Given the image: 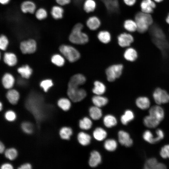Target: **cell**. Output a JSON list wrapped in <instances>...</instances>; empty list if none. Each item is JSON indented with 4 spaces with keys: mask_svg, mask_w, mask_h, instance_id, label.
<instances>
[{
    "mask_svg": "<svg viewBox=\"0 0 169 169\" xmlns=\"http://www.w3.org/2000/svg\"><path fill=\"white\" fill-rule=\"evenodd\" d=\"M47 12L44 8H40L36 12L35 15L36 18L39 20H43L47 17Z\"/></svg>",
    "mask_w": 169,
    "mask_h": 169,
    "instance_id": "obj_43",
    "label": "cell"
},
{
    "mask_svg": "<svg viewBox=\"0 0 169 169\" xmlns=\"http://www.w3.org/2000/svg\"><path fill=\"white\" fill-rule=\"evenodd\" d=\"M77 137L79 143L84 146L89 145L91 139V137L89 135L84 132L79 133Z\"/></svg>",
    "mask_w": 169,
    "mask_h": 169,
    "instance_id": "obj_32",
    "label": "cell"
},
{
    "mask_svg": "<svg viewBox=\"0 0 169 169\" xmlns=\"http://www.w3.org/2000/svg\"><path fill=\"white\" fill-rule=\"evenodd\" d=\"M23 131L27 134H31L33 131V126L32 124L28 122H23L21 125Z\"/></svg>",
    "mask_w": 169,
    "mask_h": 169,
    "instance_id": "obj_45",
    "label": "cell"
},
{
    "mask_svg": "<svg viewBox=\"0 0 169 169\" xmlns=\"http://www.w3.org/2000/svg\"><path fill=\"white\" fill-rule=\"evenodd\" d=\"M149 115L155 118L160 122L162 121L165 116L163 109L160 105H157L151 107L149 110Z\"/></svg>",
    "mask_w": 169,
    "mask_h": 169,
    "instance_id": "obj_11",
    "label": "cell"
},
{
    "mask_svg": "<svg viewBox=\"0 0 169 169\" xmlns=\"http://www.w3.org/2000/svg\"><path fill=\"white\" fill-rule=\"evenodd\" d=\"M123 26L126 32L132 33L137 31V25L134 19L128 18L125 20Z\"/></svg>",
    "mask_w": 169,
    "mask_h": 169,
    "instance_id": "obj_18",
    "label": "cell"
},
{
    "mask_svg": "<svg viewBox=\"0 0 169 169\" xmlns=\"http://www.w3.org/2000/svg\"><path fill=\"white\" fill-rule=\"evenodd\" d=\"M5 148L4 145L1 141L0 143V152L1 153H2L4 152Z\"/></svg>",
    "mask_w": 169,
    "mask_h": 169,
    "instance_id": "obj_54",
    "label": "cell"
},
{
    "mask_svg": "<svg viewBox=\"0 0 169 169\" xmlns=\"http://www.w3.org/2000/svg\"><path fill=\"white\" fill-rule=\"evenodd\" d=\"M118 139L120 143L126 147H130L133 144V141L130 135L126 132L120 131L118 133Z\"/></svg>",
    "mask_w": 169,
    "mask_h": 169,
    "instance_id": "obj_15",
    "label": "cell"
},
{
    "mask_svg": "<svg viewBox=\"0 0 169 169\" xmlns=\"http://www.w3.org/2000/svg\"><path fill=\"white\" fill-rule=\"evenodd\" d=\"M97 7V3L95 0H85L83 3L84 11L89 13L94 12Z\"/></svg>",
    "mask_w": 169,
    "mask_h": 169,
    "instance_id": "obj_24",
    "label": "cell"
},
{
    "mask_svg": "<svg viewBox=\"0 0 169 169\" xmlns=\"http://www.w3.org/2000/svg\"><path fill=\"white\" fill-rule=\"evenodd\" d=\"M101 24L100 18L95 15L91 16L86 21V25L90 30L95 31L100 28Z\"/></svg>",
    "mask_w": 169,
    "mask_h": 169,
    "instance_id": "obj_12",
    "label": "cell"
},
{
    "mask_svg": "<svg viewBox=\"0 0 169 169\" xmlns=\"http://www.w3.org/2000/svg\"><path fill=\"white\" fill-rule=\"evenodd\" d=\"M5 119L9 121H13L15 120L16 118V113L13 111L9 110L6 111L4 114Z\"/></svg>",
    "mask_w": 169,
    "mask_h": 169,
    "instance_id": "obj_48",
    "label": "cell"
},
{
    "mask_svg": "<svg viewBox=\"0 0 169 169\" xmlns=\"http://www.w3.org/2000/svg\"><path fill=\"white\" fill-rule=\"evenodd\" d=\"M5 155L6 158L11 160L15 159L17 156L18 152L14 148H10L5 151Z\"/></svg>",
    "mask_w": 169,
    "mask_h": 169,
    "instance_id": "obj_42",
    "label": "cell"
},
{
    "mask_svg": "<svg viewBox=\"0 0 169 169\" xmlns=\"http://www.w3.org/2000/svg\"><path fill=\"white\" fill-rule=\"evenodd\" d=\"M103 122L104 125L108 128H111L115 126L117 123L115 118L110 115H107L104 117Z\"/></svg>",
    "mask_w": 169,
    "mask_h": 169,
    "instance_id": "obj_35",
    "label": "cell"
},
{
    "mask_svg": "<svg viewBox=\"0 0 169 169\" xmlns=\"http://www.w3.org/2000/svg\"><path fill=\"white\" fill-rule=\"evenodd\" d=\"M15 82L13 76L10 74H5L2 79V83L4 88L10 89L13 86Z\"/></svg>",
    "mask_w": 169,
    "mask_h": 169,
    "instance_id": "obj_19",
    "label": "cell"
},
{
    "mask_svg": "<svg viewBox=\"0 0 169 169\" xmlns=\"http://www.w3.org/2000/svg\"><path fill=\"white\" fill-rule=\"evenodd\" d=\"M135 118V115L133 112L131 110H126L120 118L122 124L125 125H127L128 123L132 120Z\"/></svg>",
    "mask_w": 169,
    "mask_h": 169,
    "instance_id": "obj_30",
    "label": "cell"
},
{
    "mask_svg": "<svg viewBox=\"0 0 169 169\" xmlns=\"http://www.w3.org/2000/svg\"><path fill=\"white\" fill-rule=\"evenodd\" d=\"M123 1L125 5L131 7L135 5L137 2V0H123Z\"/></svg>",
    "mask_w": 169,
    "mask_h": 169,
    "instance_id": "obj_50",
    "label": "cell"
},
{
    "mask_svg": "<svg viewBox=\"0 0 169 169\" xmlns=\"http://www.w3.org/2000/svg\"><path fill=\"white\" fill-rule=\"evenodd\" d=\"M93 135L95 139L98 141H102L106 137L107 134L106 131L103 129L98 127L94 131Z\"/></svg>",
    "mask_w": 169,
    "mask_h": 169,
    "instance_id": "obj_34",
    "label": "cell"
},
{
    "mask_svg": "<svg viewBox=\"0 0 169 169\" xmlns=\"http://www.w3.org/2000/svg\"><path fill=\"white\" fill-rule=\"evenodd\" d=\"M97 37L99 41L102 43L107 44L110 41L111 36L109 31L106 30H102L98 32Z\"/></svg>",
    "mask_w": 169,
    "mask_h": 169,
    "instance_id": "obj_22",
    "label": "cell"
},
{
    "mask_svg": "<svg viewBox=\"0 0 169 169\" xmlns=\"http://www.w3.org/2000/svg\"><path fill=\"white\" fill-rule=\"evenodd\" d=\"M43 104L42 98L36 95L29 96L26 103L27 109L32 114L37 121L39 122L46 117V111Z\"/></svg>",
    "mask_w": 169,
    "mask_h": 169,
    "instance_id": "obj_1",
    "label": "cell"
},
{
    "mask_svg": "<svg viewBox=\"0 0 169 169\" xmlns=\"http://www.w3.org/2000/svg\"><path fill=\"white\" fill-rule=\"evenodd\" d=\"M51 61L53 64L59 67L63 66L65 63L64 58L59 54L54 55L51 57Z\"/></svg>",
    "mask_w": 169,
    "mask_h": 169,
    "instance_id": "obj_38",
    "label": "cell"
},
{
    "mask_svg": "<svg viewBox=\"0 0 169 169\" xmlns=\"http://www.w3.org/2000/svg\"><path fill=\"white\" fill-rule=\"evenodd\" d=\"M142 137L145 141L150 144H154L159 142L157 138L154 137L153 134L149 130H146L143 132Z\"/></svg>",
    "mask_w": 169,
    "mask_h": 169,
    "instance_id": "obj_33",
    "label": "cell"
},
{
    "mask_svg": "<svg viewBox=\"0 0 169 169\" xmlns=\"http://www.w3.org/2000/svg\"><path fill=\"white\" fill-rule=\"evenodd\" d=\"M104 146L105 149L109 151H113L116 148L117 143L113 139H108L104 143Z\"/></svg>",
    "mask_w": 169,
    "mask_h": 169,
    "instance_id": "obj_41",
    "label": "cell"
},
{
    "mask_svg": "<svg viewBox=\"0 0 169 169\" xmlns=\"http://www.w3.org/2000/svg\"><path fill=\"white\" fill-rule=\"evenodd\" d=\"M123 66L122 64H114L108 67L105 70L107 80L114 81L120 77L122 74Z\"/></svg>",
    "mask_w": 169,
    "mask_h": 169,
    "instance_id": "obj_7",
    "label": "cell"
},
{
    "mask_svg": "<svg viewBox=\"0 0 169 169\" xmlns=\"http://www.w3.org/2000/svg\"><path fill=\"white\" fill-rule=\"evenodd\" d=\"M94 85L92 92L96 95H101L105 92V86L101 82L99 81H95L94 83Z\"/></svg>",
    "mask_w": 169,
    "mask_h": 169,
    "instance_id": "obj_29",
    "label": "cell"
},
{
    "mask_svg": "<svg viewBox=\"0 0 169 169\" xmlns=\"http://www.w3.org/2000/svg\"><path fill=\"white\" fill-rule=\"evenodd\" d=\"M92 123L91 120L89 118L85 117L79 121V126L83 130H87L90 129L92 126Z\"/></svg>",
    "mask_w": 169,
    "mask_h": 169,
    "instance_id": "obj_40",
    "label": "cell"
},
{
    "mask_svg": "<svg viewBox=\"0 0 169 169\" xmlns=\"http://www.w3.org/2000/svg\"><path fill=\"white\" fill-rule=\"evenodd\" d=\"M20 8L22 12L24 13H33L35 11L36 5L33 1L27 0L23 2L21 4Z\"/></svg>",
    "mask_w": 169,
    "mask_h": 169,
    "instance_id": "obj_17",
    "label": "cell"
},
{
    "mask_svg": "<svg viewBox=\"0 0 169 169\" xmlns=\"http://www.w3.org/2000/svg\"><path fill=\"white\" fill-rule=\"evenodd\" d=\"M53 85L52 81L50 79L44 80L42 81L40 84V86L45 92H47Z\"/></svg>",
    "mask_w": 169,
    "mask_h": 169,
    "instance_id": "obj_44",
    "label": "cell"
},
{
    "mask_svg": "<svg viewBox=\"0 0 169 169\" xmlns=\"http://www.w3.org/2000/svg\"><path fill=\"white\" fill-rule=\"evenodd\" d=\"M20 49L24 54H30L34 53L37 48V43L33 39H30L21 42Z\"/></svg>",
    "mask_w": 169,
    "mask_h": 169,
    "instance_id": "obj_9",
    "label": "cell"
},
{
    "mask_svg": "<svg viewBox=\"0 0 169 169\" xmlns=\"http://www.w3.org/2000/svg\"><path fill=\"white\" fill-rule=\"evenodd\" d=\"M59 134L62 139L68 140L72 134V130L69 127H64L60 129Z\"/></svg>",
    "mask_w": 169,
    "mask_h": 169,
    "instance_id": "obj_37",
    "label": "cell"
},
{
    "mask_svg": "<svg viewBox=\"0 0 169 169\" xmlns=\"http://www.w3.org/2000/svg\"><path fill=\"white\" fill-rule=\"evenodd\" d=\"M123 56L127 61L133 62L138 59L139 54L138 50L135 48L129 47L125 50Z\"/></svg>",
    "mask_w": 169,
    "mask_h": 169,
    "instance_id": "obj_13",
    "label": "cell"
},
{
    "mask_svg": "<svg viewBox=\"0 0 169 169\" xmlns=\"http://www.w3.org/2000/svg\"><path fill=\"white\" fill-rule=\"evenodd\" d=\"M8 44V40L7 37L3 34L0 37V48L2 50H5Z\"/></svg>",
    "mask_w": 169,
    "mask_h": 169,
    "instance_id": "obj_46",
    "label": "cell"
},
{
    "mask_svg": "<svg viewBox=\"0 0 169 169\" xmlns=\"http://www.w3.org/2000/svg\"><path fill=\"white\" fill-rule=\"evenodd\" d=\"M135 104L137 107L142 110L149 109L151 105V101L149 98L145 95L138 96L136 99Z\"/></svg>",
    "mask_w": 169,
    "mask_h": 169,
    "instance_id": "obj_14",
    "label": "cell"
},
{
    "mask_svg": "<svg viewBox=\"0 0 169 169\" xmlns=\"http://www.w3.org/2000/svg\"><path fill=\"white\" fill-rule=\"evenodd\" d=\"M84 26L80 23H76L73 27L69 35V39L71 43L76 44H84L89 41L88 34L83 32Z\"/></svg>",
    "mask_w": 169,
    "mask_h": 169,
    "instance_id": "obj_2",
    "label": "cell"
},
{
    "mask_svg": "<svg viewBox=\"0 0 169 169\" xmlns=\"http://www.w3.org/2000/svg\"><path fill=\"white\" fill-rule=\"evenodd\" d=\"M156 136L158 141L163 139L164 137V134L163 131L160 129H158L156 131Z\"/></svg>",
    "mask_w": 169,
    "mask_h": 169,
    "instance_id": "obj_49",
    "label": "cell"
},
{
    "mask_svg": "<svg viewBox=\"0 0 169 169\" xmlns=\"http://www.w3.org/2000/svg\"><path fill=\"white\" fill-rule=\"evenodd\" d=\"M140 6L141 12L151 14L156 9V4L153 0H142L140 3Z\"/></svg>",
    "mask_w": 169,
    "mask_h": 169,
    "instance_id": "obj_10",
    "label": "cell"
},
{
    "mask_svg": "<svg viewBox=\"0 0 169 169\" xmlns=\"http://www.w3.org/2000/svg\"><path fill=\"white\" fill-rule=\"evenodd\" d=\"M160 155L163 159L169 158V144H166L161 147Z\"/></svg>",
    "mask_w": 169,
    "mask_h": 169,
    "instance_id": "obj_47",
    "label": "cell"
},
{
    "mask_svg": "<svg viewBox=\"0 0 169 169\" xmlns=\"http://www.w3.org/2000/svg\"><path fill=\"white\" fill-rule=\"evenodd\" d=\"M157 159L155 158H151L148 159L144 166L145 169H156L158 164Z\"/></svg>",
    "mask_w": 169,
    "mask_h": 169,
    "instance_id": "obj_39",
    "label": "cell"
},
{
    "mask_svg": "<svg viewBox=\"0 0 169 169\" xmlns=\"http://www.w3.org/2000/svg\"><path fill=\"white\" fill-rule=\"evenodd\" d=\"M151 95L157 105H161L169 103V92L164 88L156 87L153 91Z\"/></svg>",
    "mask_w": 169,
    "mask_h": 169,
    "instance_id": "obj_5",
    "label": "cell"
},
{
    "mask_svg": "<svg viewBox=\"0 0 169 169\" xmlns=\"http://www.w3.org/2000/svg\"><path fill=\"white\" fill-rule=\"evenodd\" d=\"M160 122L149 115L145 116L143 119L144 125L148 128H155L158 125Z\"/></svg>",
    "mask_w": 169,
    "mask_h": 169,
    "instance_id": "obj_21",
    "label": "cell"
},
{
    "mask_svg": "<svg viewBox=\"0 0 169 169\" xmlns=\"http://www.w3.org/2000/svg\"><path fill=\"white\" fill-rule=\"evenodd\" d=\"M10 0H0L1 3L3 5H6L8 4Z\"/></svg>",
    "mask_w": 169,
    "mask_h": 169,
    "instance_id": "obj_55",
    "label": "cell"
},
{
    "mask_svg": "<svg viewBox=\"0 0 169 169\" xmlns=\"http://www.w3.org/2000/svg\"><path fill=\"white\" fill-rule=\"evenodd\" d=\"M101 161V156L98 151H93L91 152L89 162L90 166L92 167L97 166L100 163Z\"/></svg>",
    "mask_w": 169,
    "mask_h": 169,
    "instance_id": "obj_23",
    "label": "cell"
},
{
    "mask_svg": "<svg viewBox=\"0 0 169 169\" xmlns=\"http://www.w3.org/2000/svg\"><path fill=\"white\" fill-rule=\"evenodd\" d=\"M59 50L62 55L70 62H74L80 57L79 52L73 46L66 44L61 45Z\"/></svg>",
    "mask_w": 169,
    "mask_h": 169,
    "instance_id": "obj_4",
    "label": "cell"
},
{
    "mask_svg": "<svg viewBox=\"0 0 169 169\" xmlns=\"http://www.w3.org/2000/svg\"><path fill=\"white\" fill-rule=\"evenodd\" d=\"M3 104L1 102H0V110H1L3 109Z\"/></svg>",
    "mask_w": 169,
    "mask_h": 169,
    "instance_id": "obj_58",
    "label": "cell"
},
{
    "mask_svg": "<svg viewBox=\"0 0 169 169\" xmlns=\"http://www.w3.org/2000/svg\"><path fill=\"white\" fill-rule=\"evenodd\" d=\"M32 166L29 163H26L21 165L19 168V169H30Z\"/></svg>",
    "mask_w": 169,
    "mask_h": 169,
    "instance_id": "obj_53",
    "label": "cell"
},
{
    "mask_svg": "<svg viewBox=\"0 0 169 169\" xmlns=\"http://www.w3.org/2000/svg\"><path fill=\"white\" fill-rule=\"evenodd\" d=\"M78 86H68L67 95L72 101L78 102L82 100L86 95L85 90Z\"/></svg>",
    "mask_w": 169,
    "mask_h": 169,
    "instance_id": "obj_6",
    "label": "cell"
},
{
    "mask_svg": "<svg viewBox=\"0 0 169 169\" xmlns=\"http://www.w3.org/2000/svg\"><path fill=\"white\" fill-rule=\"evenodd\" d=\"M118 43L122 48L128 47L134 41V38L131 33L124 32L120 33L117 37Z\"/></svg>",
    "mask_w": 169,
    "mask_h": 169,
    "instance_id": "obj_8",
    "label": "cell"
},
{
    "mask_svg": "<svg viewBox=\"0 0 169 169\" xmlns=\"http://www.w3.org/2000/svg\"><path fill=\"white\" fill-rule=\"evenodd\" d=\"M6 97L8 101L12 105H16L18 103L20 97L18 92L14 89H10L7 92Z\"/></svg>",
    "mask_w": 169,
    "mask_h": 169,
    "instance_id": "obj_20",
    "label": "cell"
},
{
    "mask_svg": "<svg viewBox=\"0 0 169 169\" xmlns=\"http://www.w3.org/2000/svg\"><path fill=\"white\" fill-rule=\"evenodd\" d=\"M61 6L60 5H55L53 7L51 8V13L54 19H59L63 18L64 10Z\"/></svg>",
    "mask_w": 169,
    "mask_h": 169,
    "instance_id": "obj_26",
    "label": "cell"
},
{
    "mask_svg": "<svg viewBox=\"0 0 169 169\" xmlns=\"http://www.w3.org/2000/svg\"><path fill=\"white\" fill-rule=\"evenodd\" d=\"M1 168V169H12L13 168V167L10 164L5 163L2 165Z\"/></svg>",
    "mask_w": 169,
    "mask_h": 169,
    "instance_id": "obj_52",
    "label": "cell"
},
{
    "mask_svg": "<svg viewBox=\"0 0 169 169\" xmlns=\"http://www.w3.org/2000/svg\"><path fill=\"white\" fill-rule=\"evenodd\" d=\"M17 70L23 78L26 79H28L32 73V69L28 65L19 67Z\"/></svg>",
    "mask_w": 169,
    "mask_h": 169,
    "instance_id": "obj_28",
    "label": "cell"
},
{
    "mask_svg": "<svg viewBox=\"0 0 169 169\" xmlns=\"http://www.w3.org/2000/svg\"><path fill=\"white\" fill-rule=\"evenodd\" d=\"M166 23L169 25V12L167 15L165 19Z\"/></svg>",
    "mask_w": 169,
    "mask_h": 169,
    "instance_id": "obj_56",
    "label": "cell"
},
{
    "mask_svg": "<svg viewBox=\"0 0 169 169\" xmlns=\"http://www.w3.org/2000/svg\"><path fill=\"white\" fill-rule=\"evenodd\" d=\"M4 63L10 66L15 65L17 62V59L16 55L11 53H6L3 56Z\"/></svg>",
    "mask_w": 169,
    "mask_h": 169,
    "instance_id": "obj_25",
    "label": "cell"
},
{
    "mask_svg": "<svg viewBox=\"0 0 169 169\" xmlns=\"http://www.w3.org/2000/svg\"><path fill=\"white\" fill-rule=\"evenodd\" d=\"M86 81V78L83 75L80 74H76L71 77L68 85L79 86L84 84Z\"/></svg>",
    "mask_w": 169,
    "mask_h": 169,
    "instance_id": "obj_16",
    "label": "cell"
},
{
    "mask_svg": "<svg viewBox=\"0 0 169 169\" xmlns=\"http://www.w3.org/2000/svg\"><path fill=\"white\" fill-rule=\"evenodd\" d=\"M57 104L61 109L65 111L69 110L71 106V103L69 100L64 98L60 99L58 100Z\"/></svg>",
    "mask_w": 169,
    "mask_h": 169,
    "instance_id": "obj_36",
    "label": "cell"
},
{
    "mask_svg": "<svg viewBox=\"0 0 169 169\" xmlns=\"http://www.w3.org/2000/svg\"><path fill=\"white\" fill-rule=\"evenodd\" d=\"M134 20L137 26V32L141 34L146 32L153 23V19L151 14L138 12L135 15Z\"/></svg>",
    "mask_w": 169,
    "mask_h": 169,
    "instance_id": "obj_3",
    "label": "cell"
},
{
    "mask_svg": "<svg viewBox=\"0 0 169 169\" xmlns=\"http://www.w3.org/2000/svg\"><path fill=\"white\" fill-rule=\"evenodd\" d=\"M156 3H160L163 1L164 0H153Z\"/></svg>",
    "mask_w": 169,
    "mask_h": 169,
    "instance_id": "obj_57",
    "label": "cell"
},
{
    "mask_svg": "<svg viewBox=\"0 0 169 169\" xmlns=\"http://www.w3.org/2000/svg\"><path fill=\"white\" fill-rule=\"evenodd\" d=\"M92 100L95 105L100 108L105 105L108 102L107 98L101 95H96L94 96Z\"/></svg>",
    "mask_w": 169,
    "mask_h": 169,
    "instance_id": "obj_27",
    "label": "cell"
},
{
    "mask_svg": "<svg viewBox=\"0 0 169 169\" xmlns=\"http://www.w3.org/2000/svg\"><path fill=\"white\" fill-rule=\"evenodd\" d=\"M55 1L59 5L63 6L69 4L71 0H55Z\"/></svg>",
    "mask_w": 169,
    "mask_h": 169,
    "instance_id": "obj_51",
    "label": "cell"
},
{
    "mask_svg": "<svg viewBox=\"0 0 169 169\" xmlns=\"http://www.w3.org/2000/svg\"><path fill=\"white\" fill-rule=\"evenodd\" d=\"M89 113L91 117L94 120L100 119L102 116V112L100 107L95 106L89 109Z\"/></svg>",
    "mask_w": 169,
    "mask_h": 169,
    "instance_id": "obj_31",
    "label": "cell"
}]
</instances>
